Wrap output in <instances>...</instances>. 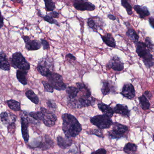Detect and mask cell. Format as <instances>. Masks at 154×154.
I'll use <instances>...</instances> for the list:
<instances>
[{"mask_svg": "<svg viewBox=\"0 0 154 154\" xmlns=\"http://www.w3.org/2000/svg\"><path fill=\"white\" fill-rule=\"evenodd\" d=\"M63 131L65 137H75L81 131L82 125L75 116L70 113H64L62 115Z\"/></svg>", "mask_w": 154, "mask_h": 154, "instance_id": "1", "label": "cell"}, {"mask_svg": "<svg viewBox=\"0 0 154 154\" xmlns=\"http://www.w3.org/2000/svg\"><path fill=\"white\" fill-rule=\"evenodd\" d=\"M82 94L79 98L67 99V105L73 109H81L84 107L93 106L96 100L91 96V90L86 86L82 90Z\"/></svg>", "mask_w": 154, "mask_h": 154, "instance_id": "2", "label": "cell"}, {"mask_svg": "<svg viewBox=\"0 0 154 154\" xmlns=\"http://www.w3.org/2000/svg\"><path fill=\"white\" fill-rule=\"evenodd\" d=\"M136 52L138 56L142 59L144 64L147 68L152 67L154 66V58L150 51L147 48L145 43L137 41L135 43Z\"/></svg>", "mask_w": 154, "mask_h": 154, "instance_id": "3", "label": "cell"}, {"mask_svg": "<svg viewBox=\"0 0 154 154\" xmlns=\"http://www.w3.org/2000/svg\"><path fill=\"white\" fill-rule=\"evenodd\" d=\"M37 69L41 75L46 77L49 73L54 72V59L48 56L43 57L38 62Z\"/></svg>", "mask_w": 154, "mask_h": 154, "instance_id": "4", "label": "cell"}, {"mask_svg": "<svg viewBox=\"0 0 154 154\" xmlns=\"http://www.w3.org/2000/svg\"><path fill=\"white\" fill-rule=\"evenodd\" d=\"M11 62V66L16 69L28 71L30 69V64L20 52H16L13 54Z\"/></svg>", "mask_w": 154, "mask_h": 154, "instance_id": "5", "label": "cell"}, {"mask_svg": "<svg viewBox=\"0 0 154 154\" xmlns=\"http://www.w3.org/2000/svg\"><path fill=\"white\" fill-rule=\"evenodd\" d=\"M90 121L92 124L100 129L109 128L113 123L111 118L104 114L91 117Z\"/></svg>", "mask_w": 154, "mask_h": 154, "instance_id": "6", "label": "cell"}, {"mask_svg": "<svg viewBox=\"0 0 154 154\" xmlns=\"http://www.w3.org/2000/svg\"><path fill=\"white\" fill-rule=\"evenodd\" d=\"M112 130L108 131V136L112 139L125 137L129 129L127 126L117 122H113Z\"/></svg>", "mask_w": 154, "mask_h": 154, "instance_id": "7", "label": "cell"}, {"mask_svg": "<svg viewBox=\"0 0 154 154\" xmlns=\"http://www.w3.org/2000/svg\"><path fill=\"white\" fill-rule=\"evenodd\" d=\"M46 77L48 82L55 90L61 91L66 89V85L64 82L63 76L59 74L52 72Z\"/></svg>", "mask_w": 154, "mask_h": 154, "instance_id": "8", "label": "cell"}, {"mask_svg": "<svg viewBox=\"0 0 154 154\" xmlns=\"http://www.w3.org/2000/svg\"><path fill=\"white\" fill-rule=\"evenodd\" d=\"M40 111L42 113L41 121L45 126L48 127L54 126L57 120V117L52 112L47 109L45 108L41 107Z\"/></svg>", "mask_w": 154, "mask_h": 154, "instance_id": "9", "label": "cell"}, {"mask_svg": "<svg viewBox=\"0 0 154 154\" xmlns=\"http://www.w3.org/2000/svg\"><path fill=\"white\" fill-rule=\"evenodd\" d=\"M22 38L25 43V48L28 51H36L42 47V44L40 41L36 39L31 40L28 36L22 35Z\"/></svg>", "mask_w": 154, "mask_h": 154, "instance_id": "10", "label": "cell"}, {"mask_svg": "<svg viewBox=\"0 0 154 154\" xmlns=\"http://www.w3.org/2000/svg\"><path fill=\"white\" fill-rule=\"evenodd\" d=\"M106 67L116 72H121L124 69V63L119 57L113 56L107 63Z\"/></svg>", "mask_w": 154, "mask_h": 154, "instance_id": "11", "label": "cell"}, {"mask_svg": "<svg viewBox=\"0 0 154 154\" xmlns=\"http://www.w3.org/2000/svg\"><path fill=\"white\" fill-rule=\"evenodd\" d=\"M37 148L43 151L47 150L52 148L54 146V142L48 135H45L41 137Z\"/></svg>", "mask_w": 154, "mask_h": 154, "instance_id": "12", "label": "cell"}, {"mask_svg": "<svg viewBox=\"0 0 154 154\" xmlns=\"http://www.w3.org/2000/svg\"><path fill=\"white\" fill-rule=\"evenodd\" d=\"M121 94L124 97L131 100L136 96L134 86L131 83H126L123 85Z\"/></svg>", "mask_w": 154, "mask_h": 154, "instance_id": "13", "label": "cell"}, {"mask_svg": "<svg viewBox=\"0 0 154 154\" xmlns=\"http://www.w3.org/2000/svg\"><path fill=\"white\" fill-rule=\"evenodd\" d=\"M24 116L21 118V131L22 137L25 142H28L29 140V134L28 127L29 126V121L25 113Z\"/></svg>", "mask_w": 154, "mask_h": 154, "instance_id": "14", "label": "cell"}, {"mask_svg": "<svg viewBox=\"0 0 154 154\" xmlns=\"http://www.w3.org/2000/svg\"><path fill=\"white\" fill-rule=\"evenodd\" d=\"M73 6L76 10L80 11H93L95 9V6L88 1L74 2Z\"/></svg>", "mask_w": 154, "mask_h": 154, "instance_id": "15", "label": "cell"}, {"mask_svg": "<svg viewBox=\"0 0 154 154\" xmlns=\"http://www.w3.org/2000/svg\"><path fill=\"white\" fill-rule=\"evenodd\" d=\"M0 118L2 123L6 126L15 123L17 120V117L13 113L7 112H2L0 114Z\"/></svg>", "mask_w": 154, "mask_h": 154, "instance_id": "16", "label": "cell"}, {"mask_svg": "<svg viewBox=\"0 0 154 154\" xmlns=\"http://www.w3.org/2000/svg\"><path fill=\"white\" fill-rule=\"evenodd\" d=\"M115 85L114 83L108 80H104L102 82V87L101 89L102 93L103 96L108 95L110 93L115 92Z\"/></svg>", "mask_w": 154, "mask_h": 154, "instance_id": "17", "label": "cell"}, {"mask_svg": "<svg viewBox=\"0 0 154 154\" xmlns=\"http://www.w3.org/2000/svg\"><path fill=\"white\" fill-rule=\"evenodd\" d=\"M57 145L60 148L62 149H66L67 148L71 146L73 144V141L71 138L63 137L61 136H58L57 138Z\"/></svg>", "mask_w": 154, "mask_h": 154, "instance_id": "18", "label": "cell"}, {"mask_svg": "<svg viewBox=\"0 0 154 154\" xmlns=\"http://www.w3.org/2000/svg\"><path fill=\"white\" fill-rule=\"evenodd\" d=\"M114 113L121 114L122 116L129 118L130 115V110H129L128 106L123 104H117L113 108Z\"/></svg>", "mask_w": 154, "mask_h": 154, "instance_id": "19", "label": "cell"}, {"mask_svg": "<svg viewBox=\"0 0 154 154\" xmlns=\"http://www.w3.org/2000/svg\"><path fill=\"white\" fill-rule=\"evenodd\" d=\"M0 69L6 71H10L11 69V65L7 55L3 52H0Z\"/></svg>", "mask_w": 154, "mask_h": 154, "instance_id": "20", "label": "cell"}, {"mask_svg": "<svg viewBox=\"0 0 154 154\" xmlns=\"http://www.w3.org/2000/svg\"><path fill=\"white\" fill-rule=\"evenodd\" d=\"M95 18V20L94 19L93 17L88 19L87 24L90 28L92 29L95 32H97V28L98 27L100 28L101 27L103 26V22L102 21H100V18L97 17V21H96L97 23H96V17Z\"/></svg>", "mask_w": 154, "mask_h": 154, "instance_id": "21", "label": "cell"}, {"mask_svg": "<svg viewBox=\"0 0 154 154\" xmlns=\"http://www.w3.org/2000/svg\"><path fill=\"white\" fill-rule=\"evenodd\" d=\"M97 105L99 109L101 111L103 114L108 115L111 118L113 116L114 113V111H113V109H112L109 105H107L102 102L98 103Z\"/></svg>", "mask_w": 154, "mask_h": 154, "instance_id": "22", "label": "cell"}, {"mask_svg": "<svg viewBox=\"0 0 154 154\" xmlns=\"http://www.w3.org/2000/svg\"><path fill=\"white\" fill-rule=\"evenodd\" d=\"M134 9L139 15V17L140 18L144 19L146 17L150 15V12H149V11L147 7L135 5L134 7Z\"/></svg>", "mask_w": 154, "mask_h": 154, "instance_id": "23", "label": "cell"}, {"mask_svg": "<svg viewBox=\"0 0 154 154\" xmlns=\"http://www.w3.org/2000/svg\"><path fill=\"white\" fill-rule=\"evenodd\" d=\"M102 39L103 42L109 47L114 48L116 47V42L114 38L110 33H107L104 35H101Z\"/></svg>", "mask_w": 154, "mask_h": 154, "instance_id": "24", "label": "cell"}, {"mask_svg": "<svg viewBox=\"0 0 154 154\" xmlns=\"http://www.w3.org/2000/svg\"><path fill=\"white\" fill-rule=\"evenodd\" d=\"M28 72V71L19 69L17 70V77L18 80L24 85H26L28 84L27 79Z\"/></svg>", "mask_w": 154, "mask_h": 154, "instance_id": "25", "label": "cell"}, {"mask_svg": "<svg viewBox=\"0 0 154 154\" xmlns=\"http://www.w3.org/2000/svg\"><path fill=\"white\" fill-rule=\"evenodd\" d=\"M66 92L68 96L67 99H73L76 98L79 94L80 91L75 86H69L66 88Z\"/></svg>", "mask_w": 154, "mask_h": 154, "instance_id": "26", "label": "cell"}, {"mask_svg": "<svg viewBox=\"0 0 154 154\" xmlns=\"http://www.w3.org/2000/svg\"><path fill=\"white\" fill-rule=\"evenodd\" d=\"M26 97L33 103L37 104L39 103V99L37 95L34 93L32 90H29L26 92Z\"/></svg>", "mask_w": 154, "mask_h": 154, "instance_id": "27", "label": "cell"}, {"mask_svg": "<svg viewBox=\"0 0 154 154\" xmlns=\"http://www.w3.org/2000/svg\"><path fill=\"white\" fill-rule=\"evenodd\" d=\"M138 99L142 109L144 110L149 109L150 106V103L148 99L144 94L139 97Z\"/></svg>", "mask_w": 154, "mask_h": 154, "instance_id": "28", "label": "cell"}, {"mask_svg": "<svg viewBox=\"0 0 154 154\" xmlns=\"http://www.w3.org/2000/svg\"><path fill=\"white\" fill-rule=\"evenodd\" d=\"M38 15L40 17L42 18L45 21H46V22H48V23H50L51 24H55L56 26H59V25L58 22L54 18L51 17V16H49L48 14L45 15V16H42V14H41V11L39 10H38Z\"/></svg>", "mask_w": 154, "mask_h": 154, "instance_id": "29", "label": "cell"}, {"mask_svg": "<svg viewBox=\"0 0 154 154\" xmlns=\"http://www.w3.org/2000/svg\"><path fill=\"white\" fill-rule=\"evenodd\" d=\"M8 107L14 111H19L21 110L20 103L14 100H10L7 101Z\"/></svg>", "mask_w": 154, "mask_h": 154, "instance_id": "30", "label": "cell"}, {"mask_svg": "<svg viewBox=\"0 0 154 154\" xmlns=\"http://www.w3.org/2000/svg\"><path fill=\"white\" fill-rule=\"evenodd\" d=\"M126 35L134 43L138 41L139 36L133 29L129 28L126 32Z\"/></svg>", "mask_w": 154, "mask_h": 154, "instance_id": "31", "label": "cell"}, {"mask_svg": "<svg viewBox=\"0 0 154 154\" xmlns=\"http://www.w3.org/2000/svg\"><path fill=\"white\" fill-rule=\"evenodd\" d=\"M137 149V146L134 143L128 142L124 146L123 151L126 153H135Z\"/></svg>", "mask_w": 154, "mask_h": 154, "instance_id": "32", "label": "cell"}, {"mask_svg": "<svg viewBox=\"0 0 154 154\" xmlns=\"http://www.w3.org/2000/svg\"><path fill=\"white\" fill-rule=\"evenodd\" d=\"M47 11H53L55 9V4L53 0H44Z\"/></svg>", "mask_w": 154, "mask_h": 154, "instance_id": "33", "label": "cell"}, {"mask_svg": "<svg viewBox=\"0 0 154 154\" xmlns=\"http://www.w3.org/2000/svg\"><path fill=\"white\" fill-rule=\"evenodd\" d=\"M122 6L125 8L127 13L129 16H131L133 12L132 11V8L131 5L129 3L127 0H121Z\"/></svg>", "mask_w": 154, "mask_h": 154, "instance_id": "34", "label": "cell"}, {"mask_svg": "<svg viewBox=\"0 0 154 154\" xmlns=\"http://www.w3.org/2000/svg\"><path fill=\"white\" fill-rule=\"evenodd\" d=\"M101 130V129H100L99 128L91 129L89 131H87V133L90 135H95L100 137L103 138L104 136H103V133Z\"/></svg>", "mask_w": 154, "mask_h": 154, "instance_id": "35", "label": "cell"}, {"mask_svg": "<svg viewBox=\"0 0 154 154\" xmlns=\"http://www.w3.org/2000/svg\"><path fill=\"white\" fill-rule=\"evenodd\" d=\"M145 44L149 50L150 52H153V51H154V45L152 43L151 38L148 37L146 38V39H145Z\"/></svg>", "mask_w": 154, "mask_h": 154, "instance_id": "36", "label": "cell"}, {"mask_svg": "<svg viewBox=\"0 0 154 154\" xmlns=\"http://www.w3.org/2000/svg\"><path fill=\"white\" fill-rule=\"evenodd\" d=\"M42 84L44 85V88H45V91L50 93L54 92V88L48 82H46V81H43Z\"/></svg>", "mask_w": 154, "mask_h": 154, "instance_id": "37", "label": "cell"}, {"mask_svg": "<svg viewBox=\"0 0 154 154\" xmlns=\"http://www.w3.org/2000/svg\"><path fill=\"white\" fill-rule=\"evenodd\" d=\"M47 106L51 109H55L57 108V105L56 103L53 100H48L47 101Z\"/></svg>", "mask_w": 154, "mask_h": 154, "instance_id": "38", "label": "cell"}, {"mask_svg": "<svg viewBox=\"0 0 154 154\" xmlns=\"http://www.w3.org/2000/svg\"><path fill=\"white\" fill-rule=\"evenodd\" d=\"M41 41V43L42 44V45L43 47V49L44 50H48L50 48V45H49V43L45 39H43V38H41L40 39Z\"/></svg>", "mask_w": 154, "mask_h": 154, "instance_id": "39", "label": "cell"}, {"mask_svg": "<svg viewBox=\"0 0 154 154\" xmlns=\"http://www.w3.org/2000/svg\"><path fill=\"white\" fill-rule=\"evenodd\" d=\"M8 131L11 134H14L16 130V124L15 123H11L10 125H8Z\"/></svg>", "mask_w": 154, "mask_h": 154, "instance_id": "40", "label": "cell"}, {"mask_svg": "<svg viewBox=\"0 0 154 154\" xmlns=\"http://www.w3.org/2000/svg\"><path fill=\"white\" fill-rule=\"evenodd\" d=\"M48 14L49 16L55 19L58 18L59 17V13L56 11H51Z\"/></svg>", "mask_w": 154, "mask_h": 154, "instance_id": "41", "label": "cell"}, {"mask_svg": "<svg viewBox=\"0 0 154 154\" xmlns=\"http://www.w3.org/2000/svg\"><path fill=\"white\" fill-rule=\"evenodd\" d=\"M106 153H107V151H106L105 149L103 148H101L98 149L97 150H96V151L92 152L91 154H105Z\"/></svg>", "mask_w": 154, "mask_h": 154, "instance_id": "42", "label": "cell"}, {"mask_svg": "<svg viewBox=\"0 0 154 154\" xmlns=\"http://www.w3.org/2000/svg\"><path fill=\"white\" fill-rule=\"evenodd\" d=\"M4 18L2 14L1 11H0V29H1L4 26Z\"/></svg>", "mask_w": 154, "mask_h": 154, "instance_id": "43", "label": "cell"}, {"mask_svg": "<svg viewBox=\"0 0 154 154\" xmlns=\"http://www.w3.org/2000/svg\"><path fill=\"white\" fill-rule=\"evenodd\" d=\"M144 95L149 100H150L152 99L153 95H152V94L150 92V91H146L144 93Z\"/></svg>", "mask_w": 154, "mask_h": 154, "instance_id": "44", "label": "cell"}, {"mask_svg": "<svg viewBox=\"0 0 154 154\" xmlns=\"http://www.w3.org/2000/svg\"><path fill=\"white\" fill-rule=\"evenodd\" d=\"M149 25L151 26L152 28H154V17H152L149 18Z\"/></svg>", "mask_w": 154, "mask_h": 154, "instance_id": "45", "label": "cell"}, {"mask_svg": "<svg viewBox=\"0 0 154 154\" xmlns=\"http://www.w3.org/2000/svg\"><path fill=\"white\" fill-rule=\"evenodd\" d=\"M66 57L71 59V60H73V61H75V59H76L75 57L71 54H66Z\"/></svg>", "mask_w": 154, "mask_h": 154, "instance_id": "46", "label": "cell"}, {"mask_svg": "<svg viewBox=\"0 0 154 154\" xmlns=\"http://www.w3.org/2000/svg\"><path fill=\"white\" fill-rule=\"evenodd\" d=\"M12 2H14V3H19V4L23 5V2L22 0H11Z\"/></svg>", "mask_w": 154, "mask_h": 154, "instance_id": "47", "label": "cell"}, {"mask_svg": "<svg viewBox=\"0 0 154 154\" xmlns=\"http://www.w3.org/2000/svg\"><path fill=\"white\" fill-rule=\"evenodd\" d=\"M108 17L112 20H116V17L113 15H110V14L108 15Z\"/></svg>", "mask_w": 154, "mask_h": 154, "instance_id": "48", "label": "cell"}, {"mask_svg": "<svg viewBox=\"0 0 154 154\" xmlns=\"http://www.w3.org/2000/svg\"><path fill=\"white\" fill-rule=\"evenodd\" d=\"M74 2H79L84 1H88V0H72Z\"/></svg>", "mask_w": 154, "mask_h": 154, "instance_id": "49", "label": "cell"}]
</instances>
